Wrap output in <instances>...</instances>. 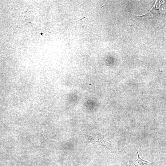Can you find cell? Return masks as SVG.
Masks as SVG:
<instances>
[{"instance_id": "cell-1", "label": "cell", "mask_w": 166, "mask_h": 166, "mask_svg": "<svg viewBox=\"0 0 166 166\" xmlns=\"http://www.w3.org/2000/svg\"><path fill=\"white\" fill-rule=\"evenodd\" d=\"M83 141L85 143H89L101 145L106 148L111 152L114 151V148L109 143L103 140L98 132L95 130L89 131L83 137Z\"/></svg>"}, {"instance_id": "cell-2", "label": "cell", "mask_w": 166, "mask_h": 166, "mask_svg": "<svg viewBox=\"0 0 166 166\" xmlns=\"http://www.w3.org/2000/svg\"><path fill=\"white\" fill-rule=\"evenodd\" d=\"M166 17V1H156L150 10L143 18L162 17Z\"/></svg>"}, {"instance_id": "cell-3", "label": "cell", "mask_w": 166, "mask_h": 166, "mask_svg": "<svg viewBox=\"0 0 166 166\" xmlns=\"http://www.w3.org/2000/svg\"><path fill=\"white\" fill-rule=\"evenodd\" d=\"M138 155L137 159L133 162L130 166H143L146 164H152V160H145L141 158L138 153V150L136 149Z\"/></svg>"}]
</instances>
